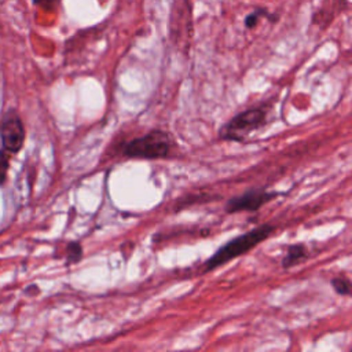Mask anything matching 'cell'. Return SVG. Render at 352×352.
Masks as SVG:
<instances>
[{
  "mask_svg": "<svg viewBox=\"0 0 352 352\" xmlns=\"http://www.w3.org/2000/svg\"><path fill=\"white\" fill-rule=\"evenodd\" d=\"M308 257V249L304 243H293L287 246V252L282 258V268H292Z\"/></svg>",
  "mask_w": 352,
  "mask_h": 352,
  "instance_id": "cell-6",
  "label": "cell"
},
{
  "mask_svg": "<svg viewBox=\"0 0 352 352\" xmlns=\"http://www.w3.org/2000/svg\"><path fill=\"white\" fill-rule=\"evenodd\" d=\"M82 258V246L80 242H69L66 246V265L76 264Z\"/></svg>",
  "mask_w": 352,
  "mask_h": 352,
  "instance_id": "cell-7",
  "label": "cell"
},
{
  "mask_svg": "<svg viewBox=\"0 0 352 352\" xmlns=\"http://www.w3.org/2000/svg\"><path fill=\"white\" fill-rule=\"evenodd\" d=\"M263 14H265V11H263V10H256L254 12L249 14V15L246 16V19H245V25H246L249 29L256 28V25H257V22H258L260 16H261Z\"/></svg>",
  "mask_w": 352,
  "mask_h": 352,
  "instance_id": "cell-10",
  "label": "cell"
},
{
  "mask_svg": "<svg viewBox=\"0 0 352 352\" xmlns=\"http://www.w3.org/2000/svg\"><path fill=\"white\" fill-rule=\"evenodd\" d=\"M8 165H10V151L3 148L0 150V186H3V183L6 182Z\"/></svg>",
  "mask_w": 352,
  "mask_h": 352,
  "instance_id": "cell-9",
  "label": "cell"
},
{
  "mask_svg": "<svg viewBox=\"0 0 352 352\" xmlns=\"http://www.w3.org/2000/svg\"><path fill=\"white\" fill-rule=\"evenodd\" d=\"M275 231V227L272 224H261L258 227H254L249 230L248 232L238 235L224 243L221 248H219L205 263H204V272L212 271L223 264H226L230 260H234L242 254H246L249 250H252L254 246L265 241L271 236V234Z\"/></svg>",
  "mask_w": 352,
  "mask_h": 352,
  "instance_id": "cell-1",
  "label": "cell"
},
{
  "mask_svg": "<svg viewBox=\"0 0 352 352\" xmlns=\"http://www.w3.org/2000/svg\"><path fill=\"white\" fill-rule=\"evenodd\" d=\"M60 0H34V3L43 8H54Z\"/></svg>",
  "mask_w": 352,
  "mask_h": 352,
  "instance_id": "cell-11",
  "label": "cell"
},
{
  "mask_svg": "<svg viewBox=\"0 0 352 352\" xmlns=\"http://www.w3.org/2000/svg\"><path fill=\"white\" fill-rule=\"evenodd\" d=\"M172 147L173 140L168 132L153 129L129 140L122 148V155L136 160H160L168 157Z\"/></svg>",
  "mask_w": 352,
  "mask_h": 352,
  "instance_id": "cell-3",
  "label": "cell"
},
{
  "mask_svg": "<svg viewBox=\"0 0 352 352\" xmlns=\"http://www.w3.org/2000/svg\"><path fill=\"white\" fill-rule=\"evenodd\" d=\"M3 147L10 153H18L25 142V128L15 111L7 113L0 128Z\"/></svg>",
  "mask_w": 352,
  "mask_h": 352,
  "instance_id": "cell-5",
  "label": "cell"
},
{
  "mask_svg": "<svg viewBox=\"0 0 352 352\" xmlns=\"http://www.w3.org/2000/svg\"><path fill=\"white\" fill-rule=\"evenodd\" d=\"M331 286L337 294L349 296L351 294V280L345 276H336L331 279Z\"/></svg>",
  "mask_w": 352,
  "mask_h": 352,
  "instance_id": "cell-8",
  "label": "cell"
},
{
  "mask_svg": "<svg viewBox=\"0 0 352 352\" xmlns=\"http://www.w3.org/2000/svg\"><path fill=\"white\" fill-rule=\"evenodd\" d=\"M270 111L271 106L263 103L238 113L220 128L219 138L221 140L245 142L254 131L263 128L268 122Z\"/></svg>",
  "mask_w": 352,
  "mask_h": 352,
  "instance_id": "cell-2",
  "label": "cell"
},
{
  "mask_svg": "<svg viewBox=\"0 0 352 352\" xmlns=\"http://www.w3.org/2000/svg\"><path fill=\"white\" fill-rule=\"evenodd\" d=\"M278 197L276 191H268L265 188H252L245 191L241 195L230 198L224 210L227 213H238V212H254L258 210L263 205L271 202Z\"/></svg>",
  "mask_w": 352,
  "mask_h": 352,
  "instance_id": "cell-4",
  "label": "cell"
}]
</instances>
